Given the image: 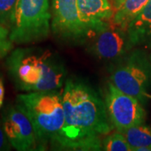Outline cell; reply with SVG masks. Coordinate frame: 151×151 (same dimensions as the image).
I'll return each mask as SVG.
<instances>
[{"instance_id": "1", "label": "cell", "mask_w": 151, "mask_h": 151, "mask_svg": "<svg viewBox=\"0 0 151 151\" xmlns=\"http://www.w3.org/2000/svg\"><path fill=\"white\" fill-rule=\"evenodd\" d=\"M64 126L55 147L72 150H101L102 136L113 130L105 103L92 86L67 80L62 91Z\"/></svg>"}, {"instance_id": "2", "label": "cell", "mask_w": 151, "mask_h": 151, "mask_svg": "<svg viewBox=\"0 0 151 151\" xmlns=\"http://www.w3.org/2000/svg\"><path fill=\"white\" fill-rule=\"evenodd\" d=\"M6 65L15 86L24 92L57 90L66 75L59 57L43 49H16L8 57Z\"/></svg>"}, {"instance_id": "3", "label": "cell", "mask_w": 151, "mask_h": 151, "mask_svg": "<svg viewBox=\"0 0 151 151\" xmlns=\"http://www.w3.org/2000/svg\"><path fill=\"white\" fill-rule=\"evenodd\" d=\"M62 92H31L17 97L16 104L27 113L35 129L38 147L55 146L64 126Z\"/></svg>"}, {"instance_id": "4", "label": "cell", "mask_w": 151, "mask_h": 151, "mask_svg": "<svg viewBox=\"0 0 151 151\" xmlns=\"http://www.w3.org/2000/svg\"><path fill=\"white\" fill-rule=\"evenodd\" d=\"M51 14L50 0H18L9 37L17 45L41 41L49 36Z\"/></svg>"}, {"instance_id": "5", "label": "cell", "mask_w": 151, "mask_h": 151, "mask_svg": "<svg viewBox=\"0 0 151 151\" xmlns=\"http://www.w3.org/2000/svg\"><path fill=\"white\" fill-rule=\"evenodd\" d=\"M110 82L120 91L145 103L151 86L150 60L141 50H135L115 66Z\"/></svg>"}, {"instance_id": "6", "label": "cell", "mask_w": 151, "mask_h": 151, "mask_svg": "<svg viewBox=\"0 0 151 151\" xmlns=\"http://www.w3.org/2000/svg\"><path fill=\"white\" fill-rule=\"evenodd\" d=\"M104 103L109 120L117 131L123 133L134 126L145 124L146 113L142 103L111 82L107 87Z\"/></svg>"}, {"instance_id": "7", "label": "cell", "mask_w": 151, "mask_h": 151, "mask_svg": "<svg viewBox=\"0 0 151 151\" xmlns=\"http://www.w3.org/2000/svg\"><path fill=\"white\" fill-rule=\"evenodd\" d=\"M3 129L12 147L19 151L34 150L38 147L30 119L18 104L6 107L3 113Z\"/></svg>"}, {"instance_id": "8", "label": "cell", "mask_w": 151, "mask_h": 151, "mask_svg": "<svg viewBox=\"0 0 151 151\" xmlns=\"http://www.w3.org/2000/svg\"><path fill=\"white\" fill-rule=\"evenodd\" d=\"M51 29L60 38L72 40L92 35L79 18L77 0H52Z\"/></svg>"}, {"instance_id": "9", "label": "cell", "mask_w": 151, "mask_h": 151, "mask_svg": "<svg viewBox=\"0 0 151 151\" xmlns=\"http://www.w3.org/2000/svg\"><path fill=\"white\" fill-rule=\"evenodd\" d=\"M91 45V50L98 58L116 60L123 57L134 45L127 30L111 24L97 32Z\"/></svg>"}, {"instance_id": "10", "label": "cell", "mask_w": 151, "mask_h": 151, "mask_svg": "<svg viewBox=\"0 0 151 151\" xmlns=\"http://www.w3.org/2000/svg\"><path fill=\"white\" fill-rule=\"evenodd\" d=\"M81 21L92 35L111 24L114 10L108 0H77Z\"/></svg>"}, {"instance_id": "11", "label": "cell", "mask_w": 151, "mask_h": 151, "mask_svg": "<svg viewBox=\"0 0 151 151\" xmlns=\"http://www.w3.org/2000/svg\"><path fill=\"white\" fill-rule=\"evenodd\" d=\"M127 32L134 46L151 42V0H149L139 15L130 23Z\"/></svg>"}, {"instance_id": "12", "label": "cell", "mask_w": 151, "mask_h": 151, "mask_svg": "<svg viewBox=\"0 0 151 151\" xmlns=\"http://www.w3.org/2000/svg\"><path fill=\"white\" fill-rule=\"evenodd\" d=\"M149 0H124L114 12L112 24L127 30L130 23L139 15Z\"/></svg>"}, {"instance_id": "13", "label": "cell", "mask_w": 151, "mask_h": 151, "mask_svg": "<svg viewBox=\"0 0 151 151\" xmlns=\"http://www.w3.org/2000/svg\"><path fill=\"white\" fill-rule=\"evenodd\" d=\"M132 150L139 148H151V128L145 124L134 126L123 132Z\"/></svg>"}, {"instance_id": "14", "label": "cell", "mask_w": 151, "mask_h": 151, "mask_svg": "<svg viewBox=\"0 0 151 151\" xmlns=\"http://www.w3.org/2000/svg\"><path fill=\"white\" fill-rule=\"evenodd\" d=\"M102 150L105 151H132V148L124 134L117 131L103 138Z\"/></svg>"}, {"instance_id": "15", "label": "cell", "mask_w": 151, "mask_h": 151, "mask_svg": "<svg viewBox=\"0 0 151 151\" xmlns=\"http://www.w3.org/2000/svg\"><path fill=\"white\" fill-rule=\"evenodd\" d=\"M18 0H0V23L10 28Z\"/></svg>"}, {"instance_id": "16", "label": "cell", "mask_w": 151, "mask_h": 151, "mask_svg": "<svg viewBox=\"0 0 151 151\" xmlns=\"http://www.w3.org/2000/svg\"><path fill=\"white\" fill-rule=\"evenodd\" d=\"M9 35L10 31L0 23V59L4 58L13 50L14 45Z\"/></svg>"}, {"instance_id": "17", "label": "cell", "mask_w": 151, "mask_h": 151, "mask_svg": "<svg viewBox=\"0 0 151 151\" xmlns=\"http://www.w3.org/2000/svg\"><path fill=\"white\" fill-rule=\"evenodd\" d=\"M10 146V143L3 129V125L0 124V151L9 150Z\"/></svg>"}, {"instance_id": "18", "label": "cell", "mask_w": 151, "mask_h": 151, "mask_svg": "<svg viewBox=\"0 0 151 151\" xmlns=\"http://www.w3.org/2000/svg\"><path fill=\"white\" fill-rule=\"evenodd\" d=\"M4 98V86L3 81L0 79V108L3 106Z\"/></svg>"}]
</instances>
